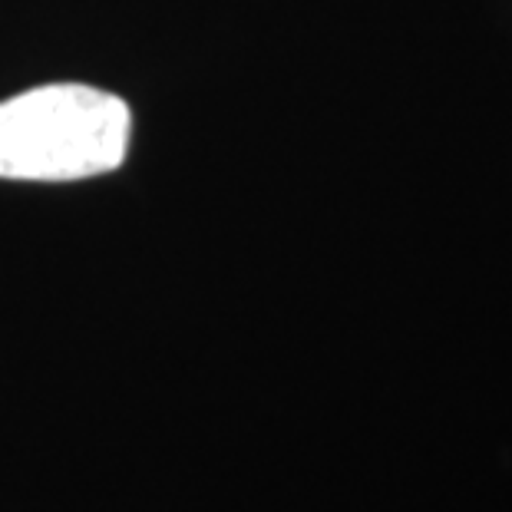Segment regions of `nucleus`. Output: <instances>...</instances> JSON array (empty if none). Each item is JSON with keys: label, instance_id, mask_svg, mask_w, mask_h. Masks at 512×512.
<instances>
[{"label": "nucleus", "instance_id": "nucleus-1", "mask_svg": "<svg viewBox=\"0 0 512 512\" xmlns=\"http://www.w3.org/2000/svg\"><path fill=\"white\" fill-rule=\"evenodd\" d=\"M129 106L83 83L37 86L0 103V179L73 182L113 172L129 149Z\"/></svg>", "mask_w": 512, "mask_h": 512}]
</instances>
